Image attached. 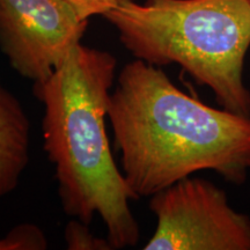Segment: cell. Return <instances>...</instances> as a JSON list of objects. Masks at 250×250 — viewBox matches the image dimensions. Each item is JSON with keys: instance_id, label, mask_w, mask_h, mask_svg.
I'll return each mask as SVG.
<instances>
[{"instance_id": "cell-1", "label": "cell", "mask_w": 250, "mask_h": 250, "mask_svg": "<svg viewBox=\"0 0 250 250\" xmlns=\"http://www.w3.org/2000/svg\"><path fill=\"white\" fill-rule=\"evenodd\" d=\"M108 118L136 199L196 171L213 170L235 184L250 171V116L205 104L140 59L118 74Z\"/></svg>"}, {"instance_id": "cell-2", "label": "cell", "mask_w": 250, "mask_h": 250, "mask_svg": "<svg viewBox=\"0 0 250 250\" xmlns=\"http://www.w3.org/2000/svg\"><path fill=\"white\" fill-rule=\"evenodd\" d=\"M116 65L110 52L79 43L34 93L44 105V151L56 167L62 208L86 225L98 213L112 249H122L136 246L140 230L129 205L136 197L105 132Z\"/></svg>"}, {"instance_id": "cell-3", "label": "cell", "mask_w": 250, "mask_h": 250, "mask_svg": "<svg viewBox=\"0 0 250 250\" xmlns=\"http://www.w3.org/2000/svg\"><path fill=\"white\" fill-rule=\"evenodd\" d=\"M103 17L134 58L154 66L180 65L213 92L221 108L250 116L243 78L248 0H129Z\"/></svg>"}, {"instance_id": "cell-4", "label": "cell", "mask_w": 250, "mask_h": 250, "mask_svg": "<svg viewBox=\"0 0 250 250\" xmlns=\"http://www.w3.org/2000/svg\"><path fill=\"white\" fill-rule=\"evenodd\" d=\"M156 229L145 250H250V217L203 179H186L154 193Z\"/></svg>"}, {"instance_id": "cell-5", "label": "cell", "mask_w": 250, "mask_h": 250, "mask_svg": "<svg viewBox=\"0 0 250 250\" xmlns=\"http://www.w3.org/2000/svg\"><path fill=\"white\" fill-rule=\"evenodd\" d=\"M87 26L65 0H0V50L34 85L54 74Z\"/></svg>"}, {"instance_id": "cell-6", "label": "cell", "mask_w": 250, "mask_h": 250, "mask_svg": "<svg viewBox=\"0 0 250 250\" xmlns=\"http://www.w3.org/2000/svg\"><path fill=\"white\" fill-rule=\"evenodd\" d=\"M30 123L0 78V198L17 189L29 162Z\"/></svg>"}, {"instance_id": "cell-7", "label": "cell", "mask_w": 250, "mask_h": 250, "mask_svg": "<svg viewBox=\"0 0 250 250\" xmlns=\"http://www.w3.org/2000/svg\"><path fill=\"white\" fill-rule=\"evenodd\" d=\"M44 233L35 225H19L0 239V250H43L46 249Z\"/></svg>"}, {"instance_id": "cell-8", "label": "cell", "mask_w": 250, "mask_h": 250, "mask_svg": "<svg viewBox=\"0 0 250 250\" xmlns=\"http://www.w3.org/2000/svg\"><path fill=\"white\" fill-rule=\"evenodd\" d=\"M80 220H71L65 228V241L70 250H110L108 239L95 236Z\"/></svg>"}, {"instance_id": "cell-9", "label": "cell", "mask_w": 250, "mask_h": 250, "mask_svg": "<svg viewBox=\"0 0 250 250\" xmlns=\"http://www.w3.org/2000/svg\"><path fill=\"white\" fill-rule=\"evenodd\" d=\"M72 7L76 9L79 17L83 20L95 15H104L122 2L129 0H65Z\"/></svg>"}, {"instance_id": "cell-10", "label": "cell", "mask_w": 250, "mask_h": 250, "mask_svg": "<svg viewBox=\"0 0 250 250\" xmlns=\"http://www.w3.org/2000/svg\"><path fill=\"white\" fill-rule=\"evenodd\" d=\"M248 1H249V4H250V0H248Z\"/></svg>"}]
</instances>
